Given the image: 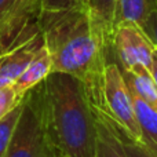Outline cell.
<instances>
[{
	"label": "cell",
	"instance_id": "cell-1",
	"mask_svg": "<svg viewBox=\"0 0 157 157\" xmlns=\"http://www.w3.org/2000/svg\"><path fill=\"white\" fill-rule=\"evenodd\" d=\"M37 24L52 72L81 80L91 106L103 108V75L113 51L92 25L87 8L40 10Z\"/></svg>",
	"mask_w": 157,
	"mask_h": 157
},
{
	"label": "cell",
	"instance_id": "cell-2",
	"mask_svg": "<svg viewBox=\"0 0 157 157\" xmlns=\"http://www.w3.org/2000/svg\"><path fill=\"white\" fill-rule=\"evenodd\" d=\"M32 90L52 157H94L97 119L81 80L51 72Z\"/></svg>",
	"mask_w": 157,
	"mask_h": 157
},
{
	"label": "cell",
	"instance_id": "cell-3",
	"mask_svg": "<svg viewBox=\"0 0 157 157\" xmlns=\"http://www.w3.org/2000/svg\"><path fill=\"white\" fill-rule=\"evenodd\" d=\"M103 110L124 134L141 142V131L134 112L132 94L117 62H109L103 75Z\"/></svg>",
	"mask_w": 157,
	"mask_h": 157
},
{
	"label": "cell",
	"instance_id": "cell-4",
	"mask_svg": "<svg viewBox=\"0 0 157 157\" xmlns=\"http://www.w3.org/2000/svg\"><path fill=\"white\" fill-rule=\"evenodd\" d=\"M3 157H52L33 90L25 94L21 117Z\"/></svg>",
	"mask_w": 157,
	"mask_h": 157
},
{
	"label": "cell",
	"instance_id": "cell-5",
	"mask_svg": "<svg viewBox=\"0 0 157 157\" xmlns=\"http://www.w3.org/2000/svg\"><path fill=\"white\" fill-rule=\"evenodd\" d=\"M112 51L116 55L120 69L131 71L136 66L150 69L156 48L139 26L123 24L114 28Z\"/></svg>",
	"mask_w": 157,
	"mask_h": 157
},
{
	"label": "cell",
	"instance_id": "cell-6",
	"mask_svg": "<svg viewBox=\"0 0 157 157\" xmlns=\"http://www.w3.org/2000/svg\"><path fill=\"white\" fill-rule=\"evenodd\" d=\"M39 13L40 0H0V36L37 19Z\"/></svg>",
	"mask_w": 157,
	"mask_h": 157
},
{
	"label": "cell",
	"instance_id": "cell-7",
	"mask_svg": "<svg viewBox=\"0 0 157 157\" xmlns=\"http://www.w3.org/2000/svg\"><path fill=\"white\" fill-rule=\"evenodd\" d=\"M97 119V146L94 157H127L116 123L101 106H91Z\"/></svg>",
	"mask_w": 157,
	"mask_h": 157
},
{
	"label": "cell",
	"instance_id": "cell-8",
	"mask_svg": "<svg viewBox=\"0 0 157 157\" xmlns=\"http://www.w3.org/2000/svg\"><path fill=\"white\" fill-rule=\"evenodd\" d=\"M51 72H52L51 57H50L46 46L43 44V47L36 52L33 59L29 62L26 69L22 72V75L18 77V80L13 86L21 97H25V94L28 91H30L36 86H39Z\"/></svg>",
	"mask_w": 157,
	"mask_h": 157
},
{
	"label": "cell",
	"instance_id": "cell-9",
	"mask_svg": "<svg viewBox=\"0 0 157 157\" xmlns=\"http://www.w3.org/2000/svg\"><path fill=\"white\" fill-rule=\"evenodd\" d=\"M155 10H157V0H117L114 28L123 24H132L142 28Z\"/></svg>",
	"mask_w": 157,
	"mask_h": 157
},
{
	"label": "cell",
	"instance_id": "cell-10",
	"mask_svg": "<svg viewBox=\"0 0 157 157\" xmlns=\"http://www.w3.org/2000/svg\"><path fill=\"white\" fill-rule=\"evenodd\" d=\"M121 72L131 94L157 109V86L150 73V69L145 66H136L131 71Z\"/></svg>",
	"mask_w": 157,
	"mask_h": 157
},
{
	"label": "cell",
	"instance_id": "cell-11",
	"mask_svg": "<svg viewBox=\"0 0 157 157\" xmlns=\"http://www.w3.org/2000/svg\"><path fill=\"white\" fill-rule=\"evenodd\" d=\"M117 0H87V13L101 36L112 46L114 32V10Z\"/></svg>",
	"mask_w": 157,
	"mask_h": 157
},
{
	"label": "cell",
	"instance_id": "cell-12",
	"mask_svg": "<svg viewBox=\"0 0 157 157\" xmlns=\"http://www.w3.org/2000/svg\"><path fill=\"white\" fill-rule=\"evenodd\" d=\"M134 112L141 131V142L157 153V109L132 95Z\"/></svg>",
	"mask_w": 157,
	"mask_h": 157
},
{
	"label": "cell",
	"instance_id": "cell-13",
	"mask_svg": "<svg viewBox=\"0 0 157 157\" xmlns=\"http://www.w3.org/2000/svg\"><path fill=\"white\" fill-rule=\"evenodd\" d=\"M22 109H24V99L10 113H7L3 119H0V157L4 156L6 150L13 139L17 124L19 121V117H21Z\"/></svg>",
	"mask_w": 157,
	"mask_h": 157
},
{
	"label": "cell",
	"instance_id": "cell-14",
	"mask_svg": "<svg viewBox=\"0 0 157 157\" xmlns=\"http://www.w3.org/2000/svg\"><path fill=\"white\" fill-rule=\"evenodd\" d=\"M117 128H119V125H117ZM119 132H120V136H121L123 149H124L127 157H157V153L155 150H152L147 146H145L142 142L134 141V139L130 138L127 134L123 132L120 128H119Z\"/></svg>",
	"mask_w": 157,
	"mask_h": 157
},
{
	"label": "cell",
	"instance_id": "cell-15",
	"mask_svg": "<svg viewBox=\"0 0 157 157\" xmlns=\"http://www.w3.org/2000/svg\"><path fill=\"white\" fill-rule=\"evenodd\" d=\"M24 97L18 94L14 86H7L0 88V119L10 113L17 105L22 102Z\"/></svg>",
	"mask_w": 157,
	"mask_h": 157
},
{
	"label": "cell",
	"instance_id": "cell-16",
	"mask_svg": "<svg viewBox=\"0 0 157 157\" xmlns=\"http://www.w3.org/2000/svg\"><path fill=\"white\" fill-rule=\"evenodd\" d=\"M69 8H87V0H40V10L43 11Z\"/></svg>",
	"mask_w": 157,
	"mask_h": 157
},
{
	"label": "cell",
	"instance_id": "cell-17",
	"mask_svg": "<svg viewBox=\"0 0 157 157\" xmlns=\"http://www.w3.org/2000/svg\"><path fill=\"white\" fill-rule=\"evenodd\" d=\"M141 29L146 33V36L150 39L155 48L157 50V10H155L150 14L149 18L146 19V22L144 24V26Z\"/></svg>",
	"mask_w": 157,
	"mask_h": 157
},
{
	"label": "cell",
	"instance_id": "cell-18",
	"mask_svg": "<svg viewBox=\"0 0 157 157\" xmlns=\"http://www.w3.org/2000/svg\"><path fill=\"white\" fill-rule=\"evenodd\" d=\"M150 73H152L153 78H155V83L157 86V50L153 54V59H152V65H150Z\"/></svg>",
	"mask_w": 157,
	"mask_h": 157
}]
</instances>
